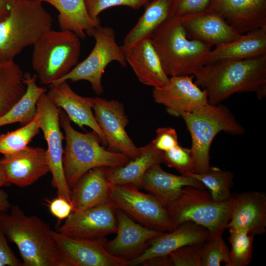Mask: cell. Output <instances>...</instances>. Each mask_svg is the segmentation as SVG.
<instances>
[{
	"instance_id": "obj_1",
	"label": "cell",
	"mask_w": 266,
	"mask_h": 266,
	"mask_svg": "<svg viewBox=\"0 0 266 266\" xmlns=\"http://www.w3.org/2000/svg\"><path fill=\"white\" fill-rule=\"evenodd\" d=\"M194 76V82L206 92L210 104L221 103L242 92L254 93L262 100L266 97V54L206 65Z\"/></svg>"
},
{
	"instance_id": "obj_2",
	"label": "cell",
	"mask_w": 266,
	"mask_h": 266,
	"mask_svg": "<svg viewBox=\"0 0 266 266\" xmlns=\"http://www.w3.org/2000/svg\"><path fill=\"white\" fill-rule=\"evenodd\" d=\"M0 211V229L14 243L24 266H67L61 258L49 225L27 215L18 205Z\"/></svg>"
},
{
	"instance_id": "obj_3",
	"label": "cell",
	"mask_w": 266,
	"mask_h": 266,
	"mask_svg": "<svg viewBox=\"0 0 266 266\" xmlns=\"http://www.w3.org/2000/svg\"><path fill=\"white\" fill-rule=\"evenodd\" d=\"M169 77L194 75L205 65L211 47L189 39L181 16L172 15L150 37Z\"/></svg>"
},
{
	"instance_id": "obj_4",
	"label": "cell",
	"mask_w": 266,
	"mask_h": 266,
	"mask_svg": "<svg viewBox=\"0 0 266 266\" xmlns=\"http://www.w3.org/2000/svg\"><path fill=\"white\" fill-rule=\"evenodd\" d=\"M60 123L65 134L64 170L70 189L85 173L93 168L117 167L131 160L124 154L105 149L101 145V140L95 132L82 133L75 130L61 109Z\"/></svg>"
},
{
	"instance_id": "obj_5",
	"label": "cell",
	"mask_w": 266,
	"mask_h": 266,
	"mask_svg": "<svg viewBox=\"0 0 266 266\" xmlns=\"http://www.w3.org/2000/svg\"><path fill=\"white\" fill-rule=\"evenodd\" d=\"M40 0H19L0 21V61H14L23 50L33 45L52 29V18Z\"/></svg>"
},
{
	"instance_id": "obj_6",
	"label": "cell",
	"mask_w": 266,
	"mask_h": 266,
	"mask_svg": "<svg viewBox=\"0 0 266 266\" xmlns=\"http://www.w3.org/2000/svg\"><path fill=\"white\" fill-rule=\"evenodd\" d=\"M180 117L184 120L191 134V150L197 173L205 172L211 168L210 146L218 133L224 132L240 135L245 133L244 128L231 111L221 103H209L192 112L183 113Z\"/></svg>"
},
{
	"instance_id": "obj_7",
	"label": "cell",
	"mask_w": 266,
	"mask_h": 266,
	"mask_svg": "<svg viewBox=\"0 0 266 266\" xmlns=\"http://www.w3.org/2000/svg\"><path fill=\"white\" fill-rule=\"evenodd\" d=\"M234 203V196L225 201H216L206 189L186 186L178 197L166 206L173 230L191 221L207 229L210 236L222 234L227 229Z\"/></svg>"
},
{
	"instance_id": "obj_8",
	"label": "cell",
	"mask_w": 266,
	"mask_h": 266,
	"mask_svg": "<svg viewBox=\"0 0 266 266\" xmlns=\"http://www.w3.org/2000/svg\"><path fill=\"white\" fill-rule=\"evenodd\" d=\"M32 65L44 85H52L78 63L80 38L74 33L50 30L33 45Z\"/></svg>"
},
{
	"instance_id": "obj_9",
	"label": "cell",
	"mask_w": 266,
	"mask_h": 266,
	"mask_svg": "<svg viewBox=\"0 0 266 266\" xmlns=\"http://www.w3.org/2000/svg\"><path fill=\"white\" fill-rule=\"evenodd\" d=\"M92 36L95 40V45L86 58L52 85L64 81L85 80L90 83L95 93L100 95L104 91L102 77L106 66L114 61L122 66H127L121 46L116 42L115 32L111 27L100 25Z\"/></svg>"
},
{
	"instance_id": "obj_10",
	"label": "cell",
	"mask_w": 266,
	"mask_h": 266,
	"mask_svg": "<svg viewBox=\"0 0 266 266\" xmlns=\"http://www.w3.org/2000/svg\"><path fill=\"white\" fill-rule=\"evenodd\" d=\"M108 200L115 209L144 226L162 232L173 230L166 206L151 193L131 185H111Z\"/></svg>"
},
{
	"instance_id": "obj_11",
	"label": "cell",
	"mask_w": 266,
	"mask_h": 266,
	"mask_svg": "<svg viewBox=\"0 0 266 266\" xmlns=\"http://www.w3.org/2000/svg\"><path fill=\"white\" fill-rule=\"evenodd\" d=\"M40 129L43 132L47 144V153L52 174V185L56 189L60 196L71 203V189L66 182L63 166L65 139L61 130L60 108L50 100L47 93L40 97L36 105Z\"/></svg>"
},
{
	"instance_id": "obj_12",
	"label": "cell",
	"mask_w": 266,
	"mask_h": 266,
	"mask_svg": "<svg viewBox=\"0 0 266 266\" xmlns=\"http://www.w3.org/2000/svg\"><path fill=\"white\" fill-rule=\"evenodd\" d=\"M93 109L106 139L108 149L124 154L131 160L139 157V147L135 145L126 131L129 120L123 104L116 100L96 97Z\"/></svg>"
},
{
	"instance_id": "obj_13",
	"label": "cell",
	"mask_w": 266,
	"mask_h": 266,
	"mask_svg": "<svg viewBox=\"0 0 266 266\" xmlns=\"http://www.w3.org/2000/svg\"><path fill=\"white\" fill-rule=\"evenodd\" d=\"M60 255L67 266H128L130 261L115 256L106 249V238L90 240L51 232Z\"/></svg>"
},
{
	"instance_id": "obj_14",
	"label": "cell",
	"mask_w": 266,
	"mask_h": 266,
	"mask_svg": "<svg viewBox=\"0 0 266 266\" xmlns=\"http://www.w3.org/2000/svg\"><path fill=\"white\" fill-rule=\"evenodd\" d=\"M117 229L115 209L108 200L94 207L71 212L57 231L75 238L100 240L116 233Z\"/></svg>"
},
{
	"instance_id": "obj_15",
	"label": "cell",
	"mask_w": 266,
	"mask_h": 266,
	"mask_svg": "<svg viewBox=\"0 0 266 266\" xmlns=\"http://www.w3.org/2000/svg\"><path fill=\"white\" fill-rule=\"evenodd\" d=\"M194 78L193 75L169 77L165 85L153 88L154 101L165 106L168 114L177 117L207 104L206 92L195 84Z\"/></svg>"
},
{
	"instance_id": "obj_16",
	"label": "cell",
	"mask_w": 266,
	"mask_h": 266,
	"mask_svg": "<svg viewBox=\"0 0 266 266\" xmlns=\"http://www.w3.org/2000/svg\"><path fill=\"white\" fill-rule=\"evenodd\" d=\"M117 223L116 237L106 244V250L112 255L131 261L141 255L150 241L162 232L136 223L122 210L115 209Z\"/></svg>"
},
{
	"instance_id": "obj_17",
	"label": "cell",
	"mask_w": 266,
	"mask_h": 266,
	"mask_svg": "<svg viewBox=\"0 0 266 266\" xmlns=\"http://www.w3.org/2000/svg\"><path fill=\"white\" fill-rule=\"evenodd\" d=\"M0 169L9 183L19 187L31 185L50 172L47 151L28 146L15 153L3 155L0 159Z\"/></svg>"
},
{
	"instance_id": "obj_18",
	"label": "cell",
	"mask_w": 266,
	"mask_h": 266,
	"mask_svg": "<svg viewBox=\"0 0 266 266\" xmlns=\"http://www.w3.org/2000/svg\"><path fill=\"white\" fill-rule=\"evenodd\" d=\"M206 10L241 34L266 26V0H212Z\"/></svg>"
},
{
	"instance_id": "obj_19",
	"label": "cell",
	"mask_w": 266,
	"mask_h": 266,
	"mask_svg": "<svg viewBox=\"0 0 266 266\" xmlns=\"http://www.w3.org/2000/svg\"><path fill=\"white\" fill-rule=\"evenodd\" d=\"M121 47L127 63L140 82L153 88L161 87L168 82L169 77L163 68L150 38Z\"/></svg>"
},
{
	"instance_id": "obj_20",
	"label": "cell",
	"mask_w": 266,
	"mask_h": 266,
	"mask_svg": "<svg viewBox=\"0 0 266 266\" xmlns=\"http://www.w3.org/2000/svg\"><path fill=\"white\" fill-rule=\"evenodd\" d=\"M50 86L47 94L52 101L63 109L69 120L80 128H90L99 136L102 143L107 146L105 137L92 111L94 98L77 94L66 81Z\"/></svg>"
},
{
	"instance_id": "obj_21",
	"label": "cell",
	"mask_w": 266,
	"mask_h": 266,
	"mask_svg": "<svg viewBox=\"0 0 266 266\" xmlns=\"http://www.w3.org/2000/svg\"><path fill=\"white\" fill-rule=\"evenodd\" d=\"M210 236L205 228L193 222H184L170 232H164L153 238L145 251L130 261V266L140 265L148 259L166 256L184 246L203 243Z\"/></svg>"
},
{
	"instance_id": "obj_22",
	"label": "cell",
	"mask_w": 266,
	"mask_h": 266,
	"mask_svg": "<svg viewBox=\"0 0 266 266\" xmlns=\"http://www.w3.org/2000/svg\"><path fill=\"white\" fill-rule=\"evenodd\" d=\"M234 203L227 229L247 230L255 236L266 231V194L256 191L233 194Z\"/></svg>"
},
{
	"instance_id": "obj_23",
	"label": "cell",
	"mask_w": 266,
	"mask_h": 266,
	"mask_svg": "<svg viewBox=\"0 0 266 266\" xmlns=\"http://www.w3.org/2000/svg\"><path fill=\"white\" fill-rule=\"evenodd\" d=\"M181 17L188 37L210 47L236 39L242 35L220 16L207 10Z\"/></svg>"
},
{
	"instance_id": "obj_24",
	"label": "cell",
	"mask_w": 266,
	"mask_h": 266,
	"mask_svg": "<svg viewBox=\"0 0 266 266\" xmlns=\"http://www.w3.org/2000/svg\"><path fill=\"white\" fill-rule=\"evenodd\" d=\"M111 186L105 167L87 171L71 189L72 212L84 210L108 200Z\"/></svg>"
},
{
	"instance_id": "obj_25",
	"label": "cell",
	"mask_w": 266,
	"mask_h": 266,
	"mask_svg": "<svg viewBox=\"0 0 266 266\" xmlns=\"http://www.w3.org/2000/svg\"><path fill=\"white\" fill-rule=\"evenodd\" d=\"M186 186L206 189L198 179L167 172L159 164L152 165L147 170L141 183V187L149 191L166 206L176 200Z\"/></svg>"
},
{
	"instance_id": "obj_26",
	"label": "cell",
	"mask_w": 266,
	"mask_h": 266,
	"mask_svg": "<svg viewBox=\"0 0 266 266\" xmlns=\"http://www.w3.org/2000/svg\"><path fill=\"white\" fill-rule=\"evenodd\" d=\"M266 54V26L242 34L236 39L215 46L208 54L205 65Z\"/></svg>"
},
{
	"instance_id": "obj_27",
	"label": "cell",
	"mask_w": 266,
	"mask_h": 266,
	"mask_svg": "<svg viewBox=\"0 0 266 266\" xmlns=\"http://www.w3.org/2000/svg\"><path fill=\"white\" fill-rule=\"evenodd\" d=\"M54 7L59 12L60 30L75 33L80 39L92 36L100 25V18L93 19L89 15L85 0H40Z\"/></svg>"
},
{
	"instance_id": "obj_28",
	"label": "cell",
	"mask_w": 266,
	"mask_h": 266,
	"mask_svg": "<svg viewBox=\"0 0 266 266\" xmlns=\"http://www.w3.org/2000/svg\"><path fill=\"white\" fill-rule=\"evenodd\" d=\"M139 148L140 155L137 158L123 166L105 167L111 185H131L140 188L147 170L154 164L163 163V152L157 150L151 142Z\"/></svg>"
},
{
	"instance_id": "obj_29",
	"label": "cell",
	"mask_w": 266,
	"mask_h": 266,
	"mask_svg": "<svg viewBox=\"0 0 266 266\" xmlns=\"http://www.w3.org/2000/svg\"><path fill=\"white\" fill-rule=\"evenodd\" d=\"M173 0H150L134 26L123 40L124 45L150 38L153 33L172 15Z\"/></svg>"
},
{
	"instance_id": "obj_30",
	"label": "cell",
	"mask_w": 266,
	"mask_h": 266,
	"mask_svg": "<svg viewBox=\"0 0 266 266\" xmlns=\"http://www.w3.org/2000/svg\"><path fill=\"white\" fill-rule=\"evenodd\" d=\"M35 74H24L26 91L22 97L4 115L0 117V127L15 123L26 124L35 117L37 103L41 95L46 93L45 88L38 86Z\"/></svg>"
},
{
	"instance_id": "obj_31",
	"label": "cell",
	"mask_w": 266,
	"mask_h": 266,
	"mask_svg": "<svg viewBox=\"0 0 266 266\" xmlns=\"http://www.w3.org/2000/svg\"><path fill=\"white\" fill-rule=\"evenodd\" d=\"M26 91L24 73L14 61H0V117L6 113Z\"/></svg>"
},
{
	"instance_id": "obj_32",
	"label": "cell",
	"mask_w": 266,
	"mask_h": 266,
	"mask_svg": "<svg viewBox=\"0 0 266 266\" xmlns=\"http://www.w3.org/2000/svg\"><path fill=\"white\" fill-rule=\"evenodd\" d=\"M186 176L193 177L200 181L208 189L212 198L216 201H225L232 197L231 189L233 186L234 176L230 171L211 166L205 172L190 173Z\"/></svg>"
},
{
	"instance_id": "obj_33",
	"label": "cell",
	"mask_w": 266,
	"mask_h": 266,
	"mask_svg": "<svg viewBox=\"0 0 266 266\" xmlns=\"http://www.w3.org/2000/svg\"><path fill=\"white\" fill-rule=\"evenodd\" d=\"M40 129L38 115L30 122L12 132L0 134V153L10 155L26 148Z\"/></svg>"
},
{
	"instance_id": "obj_34",
	"label": "cell",
	"mask_w": 266,
	"mask_h": 266,
	"mask_svg": "<svg viewBox=\"0 0 266 266\" xmlns=\"http://www.w3.org/2000/svg\"><path fill=\"white\" fill-rule=\"evenodd\" d=\"M229 240L231 266H246L253 257V242L254 236L247 230L229 228Z\"/></svg>"
},
{
	"instance_id": "obj_35",
	"label": "cell",
	"mask_w": 266,
	"mask_h": 266,
	"mask_svg": "<svg viewBox=\"0 0 266 266\" xmlns=\"http://www.w3.org/2000/svg\"><path fill=\"white\" fill-rule=\"evenodd\" d=\"M222 235L210 236L202 244L201 266H219L222 262L231 266L230 250Z\"/></svg>"
},
{
	"instance_id": "obj_36",
	"label": "cell",
	"mask_w": 266,
	"mask_h": 266,
	"mask_svg": "<svg viewBox=\"0 0 266 266\" xmlns=\"http://www.w3.org/2000/svg\"><path fill=\"white\" fill-rule=\"evenodd\" d=\"M163 163L172 167L181 175H187L195 173V165L191 148L183 147L179 145L171 149L163 152Z\"/></svg>"
},
{
	"instance_id": "obj_37",
	"label": "cell",
	"mask_w": 266,
	"mask_h": 266,
	"mask_svg": "<svg viewBox=\"0 0 266 266\" xmlns=\"http://www.w3.org/2000/svg\"><path fill=\"white\" fill-rule=\"evenodd\" d=\"M202 244L184 246L169 253L171 266H201Z\"/></svg>"
},
{
	"instance_id": "obj_38",
	"label": "cell",
	"mask_w": 266,
	"mask_h": 266,
	"mask_svg": "<svg viewBox=\"0 0 266 266\" xmlns=\"http://www.w3.org/2000/svg\"><path fill=\"white\" fill-rule=\"evenodd\" d=\"M150 0H85L88 12L93 19L99 18L103 10L114 6H124L137 10L144 6Z\"/></svg>"
},
{
	"instance_id": "obj_39",
	"label": "cell",
	"mask_w": 266,
	"mask_h": 266,
	"mask_svg": "<svg viewBox=\"0 0 266 266\" xmlns=\"http://www.w3.org/2000/svg\"><path fill=\"white\" fill-rule=\"evenodd\" d=\"M212 0H173L172 15L185 16L202 12Z\"/></svg>"
},
{
	"instance_id": "obj_40",
	"label": "cell",
	"mask_w": 266,
	"mask_h": 266,
	"mask_svg": "<svg viewBox=\"0 0 266 266\" xmlns=\"http://www.w3.org/2000/svg\"><path fill=\"white\" fill-rule=\"evenodd\" d=\"M156 137L151 141L153 145L161 152H166L179 145L175 130L170 127L159 128Z\"/></svg>"
},
{
	"instance_id": "obj_41",
	"label": "cell",
	"mask_w": 266,
	"mask_h": 266,
	"mask_svg": "<svg viewBox=\"0 0 266 266\" xmlns=\"http://www.w3.org/2000/svg\"><path fill=\"white\" fill-rule=\"evenodd\" d=\"M7 239L0 229V266H23L7 242Z\"/></svg>"
},
{
	"instance_id": "obj_42",
	"label": "cell",
	"mask_w": 266,
	"mask_h": 266,
	"mask_svg": "<svg viewBox=\"0 0 266 266\" xmlns=\"http://www.w3.org/2000/svg\"><path fill=\"white\" fill-rule=\"evenodd\" d=\"M48 206L51 213L60 220L66 219L72 212L71 204L60 196L48 201Z\"/></svg>"
},
{
	"instance_id": "obj_43",
	"label": "cell",
	"mask_w": 266,
	"mask_h": 266,
	"mask_svg": "<svg viewBox=\"0 0 266 266\" xmlns=\"http://www.w3.org/2000/svg\"><path fill=\"white\" fill-rule=\"evenodd\" d=\"M140 265L144 266H171L168 256L153 257L143 261Z\"/></svg>"
},
{
	"instance_id": "obj_44",
	"label": "cell",
	"mask_w": 266,
	"mask_h": 266,
	"mask_svg": "<svg viewBox=\"0 0 266 266\" xmlns=\"http://www.w3.org/2000/svg\"><path fill=\"white\" fill-rule=\"evenodd\" d=\"M19 0H0V21L6 17Z\"/></svg>"
},
{
	"instance_id": "obj_45",
	"label": "cell",
	"mask_w": 266,
	"mask_h": 266,
	"mask_svg": "<svg viewBox=\"0 0 266 266\" xmlns=\"http://www.w3.org/2000/svg\"><path fill=\"white\" fill-rule=\"evenodd\" d=\"M12 205L6 192L0 189V211H8Z\"/></svg>"
},
{
	"instance_id": "obj_46",
	"label": "cell",
	"mask_w": 266,
	"mask_h": 266,
	"mask_svg": "<svg viewBox=\"0 0 266 266\" xmlns=\"http://www.w3.org/2000/svg\"><path fill=\"white\" fill-rule=\"evenodd\" d=\"M9 183L3 172L0 169V189L7 184Z\"/></svg>"
}]
</instances>
